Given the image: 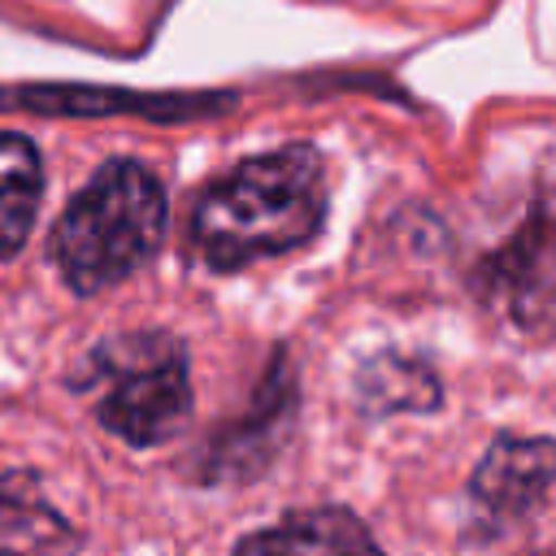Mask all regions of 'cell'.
<instances>
[{"label":"cell","mask_w":556,"mask_h":556,"mask_svg":"<svg viewBox=\"0 0 556 556\" xmlns=\"http://www.w3.org/2000/svg\"><path fill=\"white\" fill-rule=\"evenodd\" d=\"M326 174L308 143H291L243 161L213 182L191 217L195 252L213 269H239L261 256L291 252L321 230Z\"/></svg>","instance_id":"obj_1"},{"label":"cell","mask_w":556,"mask_h":556,"mask_svg":"<svg viewBox=\"0 0 556 556\" xmlns=\"http://www.w3.org/2000/svg\"><path fill=\"white\" fill-rule=\"evenodd\" d=\"M165 235V187L139 161H109L52 226V261L78 291L130 278Z\"/></svg>","instance_id":"obj_2"},{"label":"cell","mask_w":556,"mask_h":556,"mask_svg":"<svg viewBox=\"0 0 556 556\" xmlns=\"http://www.w3.org/2000/svg\"><path fill=\"white\" fill-rule=\"evenodd\" d=\"M74 387L96 391V421L130 447H161L191 417L187 352L161 330L104 339Z\"/></svg>","instance_id":"obj_3"},{"label":"cell","mask_w":556,"mask_h":556,"mask_svg":"<svg viewBox=\"0 0 556 556\" xmlns=\"http://www.w3.org/2000/svg\"><path fill=\"white\" fill-rule=\"evenodd\" d=\"M552 491V443L500 434L469 478V504L478 534H504L543 508Z\"/></svg>","instance_id":"obj_4"},{"label":"cell","mask_w":556,"mask_h":556,"mask_svg":"<svg viewBox=\"0 0 556 556\" xmlns=\"http://www.w3.org/2000/svg\"><path fill=\"white\" fill-rule=\"evenodd\" d=\"M235 556H382L369 526L348 508H300L235 543Z\"/></svg>","instance_id":"obj_5"},{"label":"cell","mask_w":556,"mask_h":556,"mask_svg":"<svg viewBox=\"0 0 556 556\" xmlns=\"http://www.w3.org/2000/svg\"><path fill=\"white\" fill-rule=\"evenodd\" d=\"M78 530L43 495L39 473H0V556H74Z\"/></svg>","instance_id":"obj_6"},{"label":"cell","mask_w":556,"mask_h":556,"mask_svg":"<svg viewBox=\"0 0 556 556\" xmlns=\"http://www.w3.org/2000/svg\"><path fill=\"white\" fill-rule=\"evenodd\" d=\"M43 195L39 152L22 135H0V256H17L35 230Z\"/></svg>","instance_id":"obj_7"}]
</instances>
